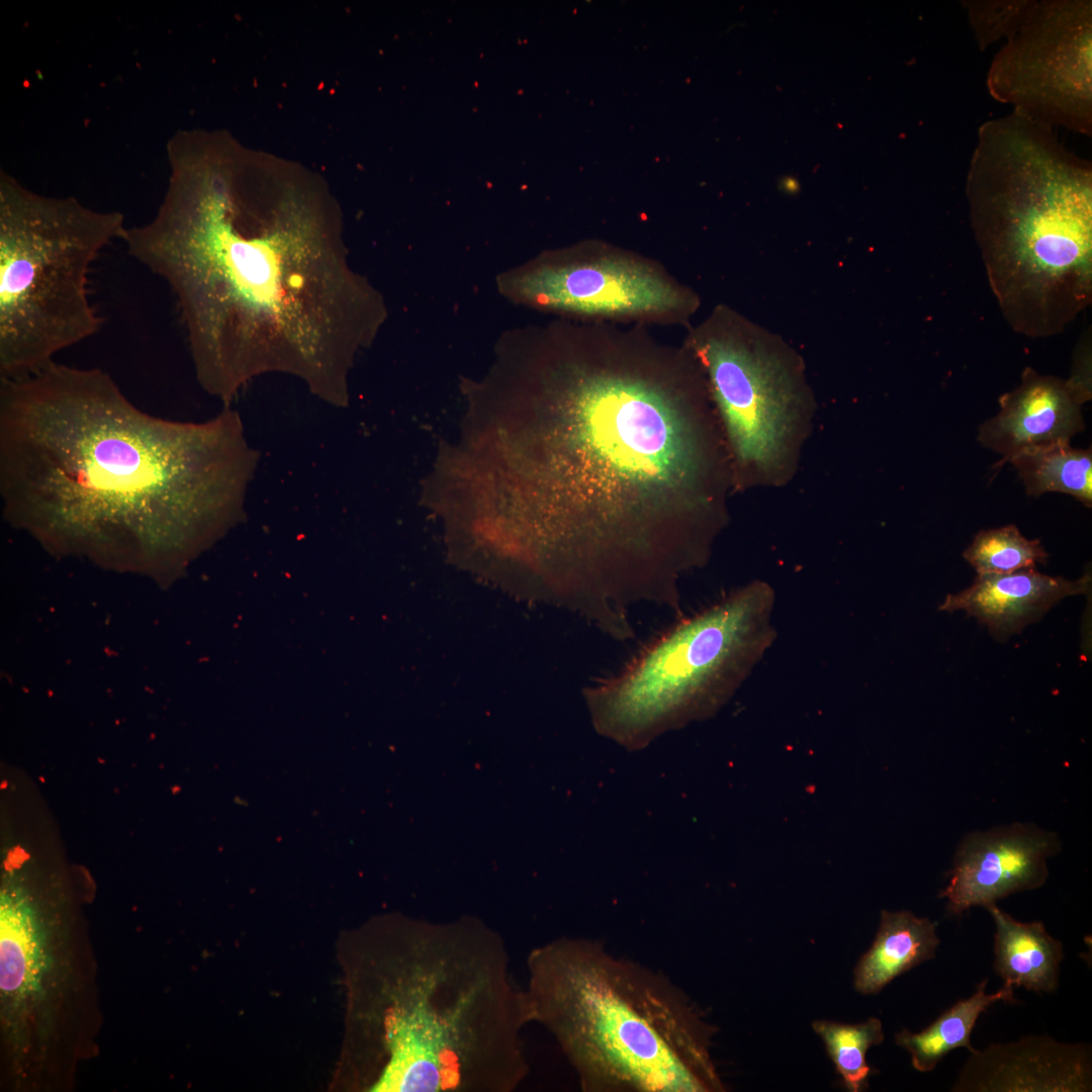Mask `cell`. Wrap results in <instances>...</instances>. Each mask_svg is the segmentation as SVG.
I'll use <instances>...</instances> for the list:
<instances>
[{"label":"cell","mask_w":1092,"mask_h":1092,"mask_svg":"<svg viewBox=\"0 0 1092 1092\" xmlns=\"http://www.w3.org/2000/svg\"><path fill=\"white\" fill-rule=\"evenodd\" d=\"M513 369L502 395H474L443 446L440 503L499 524L534 594L631 640L636 607L680 612V580L709 562L730 519L704 373L688 351L608 344L532 352Z\"/></svg>","instance_id":"1"},{"label":"cell","mask_w":1092,"mask_h":1092,"mask_svg":"<svg viewBox=\"0 0 1092 1092\" xmlns=\"http://www.w3.org/2000/svg\"><path fill=\"white\" fill-rule=\"evenodd\" d=\"M0 381L4 517L51 551L171 571L242 518L259 455L229 406L163 419L102 369L55 360Z\"/></svg>","instance_id":"2"},{"label":"cell","mask_w":1092,"mask_h":1092,"mask_svg":"<svg viewBox=\"0 0 1092 1092\" xmlns=\"http://www.w3.org/2000/svg\"><path fill=\"white\" fill-rule=\"evenodd\" d=\"M169 153L163 201L148 222L126 226L130 257L173 292L196 377L226 397L270 370L315 379L295 329L308 316L320 285L331 210L320 183L299 167L217 136H196ZM324 274V273H323Z\"/></svg>","instance_id":"3"},{"label":"cell","mask_w":1092,"mask_h":1092,"mask_svg":"<svg viewBox=\"0 0 1092 1092\" xmlns=\"http://www.w3.org/2000/svg\"><path fill=\"white\" fill-rule=\"evenodd\" d=\"M353 1074L369 1092H514L532 1023L502 934L461 917H394L354 934Z\"/></svg>","instance_id":"4"},{"label":"cell","mask_w":1092,"mask_h":1092,"mask_svg":"<svg viewBox=\"0 0 1092 1092\" xmlns=\"http://www.w3.org/2000/svg\"><path fill=\"white\" fill-rule=\"evenodd\" d=\"M990 287L1017 333H1062L1092 299V166L1013 109L978 130L966 180Z\"/></svg>","instance_id":"5"},{"label":"cell","mask_w":1092,"mask_h":1092,"mask_svg":"<svg viewBox=\"0 0 1092 1092\" xmlns=\"http://www.w3.org/2000/svg\"><path fill=\"white\" fill-rule=\"evenodd\" d=\"M532 1022L555 1039L583 1092H723L716 1028L663 974L599 941L560 936L526 960Z\"/></svg>","instance_id":"6"},{"label":"cell","mask_w":1092,"mask_h":1092,"mask_svg":"<svg viewBox=\"0 0 1092 1092\" xmlns=\"http://www.w3.org/2000/svg\"><path fill=\"white\" fill-rule=\"evenodd\" d=\"M776 592L753 579L681 617L583 697L595 730L630 750L715 716L777 638Z\"/></svg>","instance_id":"7"},{"label":"cell","mask_w":1092,"mask_h":1092,"mask_svg":"<svg viewBox=\"0 0 1092 1092\" xmlns=\"http://www.w3.org/2000/svg\"><path fill=\"white\" fill-rule=\"evenodd\" d=\"M126 226L117 211L0 177V380L31 373L100 329L93 262Z\"/></svg>","instance_id":"8"},{"label":"cell","mask_w":1092,"mask_h":1092,"mask_svg":"<svg viewBox=\"0 0 1092 1092\" xmlns=\"http://www.w3.org/2000/svg\"><path fill=\"white\" fill-rule=\"evenodd\" d=\"M727 449L733 492L796 475L816 400L802 356L779 335L725 308L690 338Z\"/></svg>","instance_id":"9"},{"label":"cell","mask_w":1092,"mask_h":1092,"mask_svg":"<svg viewBox=\"0 0 1092 1092\" xmlns=\"http://www.w3.org/2000/svg\"><path fill=\"white\" fill-rule=\"evenodd\" d=\"M987 75L990 95L1055 128L1092 132V3L1017 2Z\"/></svg>","instance_id":"10"},{"label":"cell","mask_w":1092,"mask_h":1092,"mask_svg":"<svg viewBox=\"0 0 1092 1092\" xmlns=\"http://www.w3.org/2000/svg\"><path fill=\"white\" fill-rule=\"evenodd\" d=\"M514 289L527 302L592 315L679 312L697 304L649 267L622 258L541 265L518 276Z\"/></svg>","instance_id":"11"},{"label":"cell","mask_w":1092,"mask_h":1092,"mask_svg":"<svg viewBox=\"0 0 1092 1092\" xmlns=\"http://www.w3.org/2000/svg\"><path fill=\"white\" fill-rule=\"evenodd\" d=\"M1059 848L1056 834L1031 825L971 833L957 850L949 882L939 897L946 900L951 914L960 915L1041 887L1049 877L1046 859Z\"/></svg>","instance_id":"12"},{"label":"cell","mask_w":1092,"mask_h":1092,"mask_svg":"<svg viewBox=\"0 0 1092 1092\" xmlns=\"http://www.w3.org/2000/svg\"><path fill=\"white\" fill-rule=\"evenodd\" d=\"M1091 1088L1087 1044L1037 1035L970 1053L952 1091L1087 1092Z\"/></svg>","instance_id":"13"},{"label":"cell","mask_w":1092,"mask_h":1092,"mask_svg":"<svg viewBox=\"0 0 1092 1092\" xmlns=\"http://www.w3.org/2000/svg\"><path fill=\"white\" fill-rule=\"evenodd\" d=\"M1080 401L1067 380L1024 369L1020 384L999 398L1000 412L979 428L980 443L1001 464L1036 448L1070 443L1085 428Z\"/></svg>","instance_id":"14"},{"label":"cell","mask_w":1092,"mask_h":1092,"mask_svg":"<svg viewBox=\"0 0 1092 1092\" xmlns=\"http://www.w3.org/2000/svg\"><path fill=\"white\" fill-rule=\"evenodd\" d=\"M1090 585V574L1069 580L1041 573L1034 567L1001 574H977L968 588L947 595L939 610L965 611L985 625L994 637L1005 639L1038 621L1061 600L1087 594Z\"/></svg>","instance_id":"15"},{"label":"cell","mask_w":1092,"mask_h":1092,"mask_svg":"<svg viewBox=\"0 0 1092 1092\" xmlns=\"http://www.w3.org/2000/svg\"><path fill=\"white\" fill-rule=\"evenodd\" d=\"M995 923L994 970L1008 987L1053 993L1059 986L1063 943L1040 921L1020 922L996 904L986 908Z\"/></svg>","instance_id":"16"},{"label":"cell","mask_w":1092,"mask_h":1092,"mask_svg":"<svg viewBox=\"0 0 1092 1092\" xmlns=\"http://www.w3.org/2000/svg\"><path fill=\"white\" fill-rule=\"evenodd\" d=\"M939 943L936 923L929 918L883 910L876 938L854 968L855 990L879 993L896 977L933 959Z\"/></svg>","instance_id":"17"},{"label":"cell","mask_w":1092,"mask_h":1092,"mask_svg":"<svg viewBox=\"0 0 1092 1092\" xmlns=\"http://www.w3.org/2000/svg\"><path fill=\"white\" fill-rule=\"evenodd\" d=\"M986 986L987 979L977 985L972 996L957 1002L920 1032L904 1028L895 1034L897 1045L910 1054L915 1070L931 1072L952 1050L966 1048L970 1053L976 1050L970 1039L980 1014L995 1002L1014 1001V988L1003 985L997 992L987 994Z\"/></svg>","instance_id":"18"},{"label":"cell","mask_w":1092,"mask_h":1092,"mask_svg":"<svg viewBox=\"0 0 1092 1092\" xmlns=\"http://www.w3.org/2000/svg\"><path fill=\"white\" fill-rule=\"evenodd\" d=\"M1009 462L1016 468L1027 494L1067 493L1092 506V451L1070 443L1021 452Z\"/></svg>","instance_id":"19"},{"label":"cell","mask_w":1092,"mask_h":1092,"mask_svg":"<svg viewBox=\"0 0 1092 1092\" xmlns=\"http://www.w3.org/2000/svg\"><path fill=\"white\" fill-rule=\"evenodd\" d=\"M813 1030L823 1040L836 1072L842 1078L846 1090L859 1092L869 1084L874 1073L868 1065L867 1052L884 1041L882 1022L877 1017L857 1024H845L831 1020H815Z\"/></svg>","instance_id":"20"},{"label":"cell","mask_w":1092,"mask_h":1092,"mask_svg":"<svg viewBox=\"0 0 1092 1092\" xmlns=\"http://www.w3.org/2000/svg\"><path fill=\"white\" fill-rule=\"evenodd\" d=\"M964 558L977 574H1001L1043 563L1048 553L1040 541L1025 538L1014 525L979 532Z\"/></svg>","instance_id":"21"},{"label":"cell","mask_w":1092,"mask_h":1092,"mask_svg":"<svg viewBox=\"0 0 1092 1092\" xmlns=\"http://www.w3.org/2000/svg\"><path fill=\"white\" fill-rule=\"evenodd\" d=\"M1067 382L1082 403L1090 399V344H1088V337L1083 338L1077 346L1074 368Z\"/></svg>","instance_id":"22"}]
</instances>
